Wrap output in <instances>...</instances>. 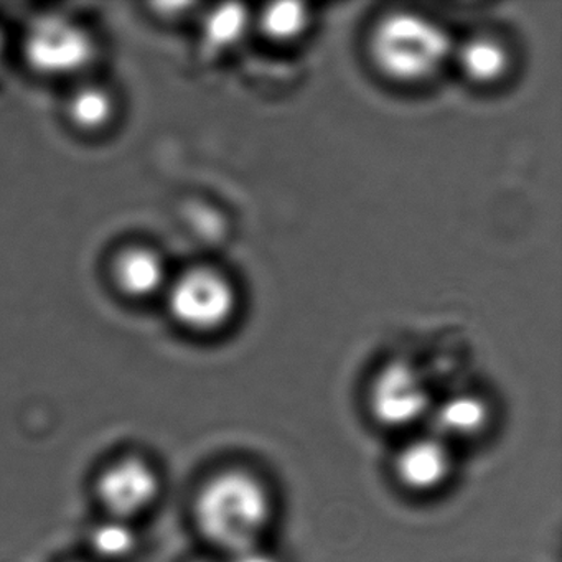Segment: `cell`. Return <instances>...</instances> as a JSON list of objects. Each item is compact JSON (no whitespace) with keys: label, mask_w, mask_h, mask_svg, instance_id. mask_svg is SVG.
Returning a JSON list of instances; mask_svg holds the SVG:
<instances>
[{"label":"cell","mask_w":562,"mask_h":562,"mask_svg":"<svg viewBox=\"0 0 562 562\" xmlns=\"http://www.w3.org/2000/svg\"><path fill=\"white\" fill-rule=\"evenodd\" d=\"M276 515L274 490L248 467H225L212 473L193 498L196 531L222 558L268 542Z\"/></svg>","instance_id":"6da1fadb"},{"label":"cell","mask_w":562,"mask_h":562,"mask_svg":"<svg viewBox=\"0 0 562 562\" xmlns=\"http://www.w3.org/2000/svg\"><path fill=\"white\" fill-rule=\"evenodd\" d=\"M371 58L381 74L404 83L432 77L450 54V41L440 25L411 12L383 19L370 42Z\"/></svg>","instance_id":"7a4b0ae2"},{"label":"cell","mask_w":562,"mask_h":562,"mask_svg":"<svg viewBox=\"0 0 562 562\" xmlns=\"http://www.w3.org/2000/svg\"><path fill=\"white\" fill-rule=\"evenodd\" d=\"M434 403L426 378L404 361L381 368L367 391V409L374 424L407 436L429 423Z\"/></svg>","instance_id":"3957f363"},{"label":"cell","mask_w":562,"mask_h":562,"mask_svg":"<svg viewBox=\"0 0 562 562\" xmlns=\"http://www.w3.org/2000/svg\"><path fill=\"white\" fill-rule=\"evenodd\" d=\"M94 495L104 516L136 522L159 502L162 476L150 460L140 456H123L98 473Z\"/></svg>","instance_id":"277c9868"},{"label":"cell","mask_w":562,"mask_h":562,"mask_svg":"<svg viewBox=\"0 0 562 562\" xmlns=\"http://www.w3.org/2000/svg\"><path fill=\"white\" fill-rule=\"evenodd\" d=\"M457 449L432 430L409 434L397 447L391 473L401 490L413 496H432L452 483Z\"/></svg>","instance_id":"5b68a950"},{"label":"cell","mask_w":562,"mask_h":562,"mask_svg":"<svg viewBox=\"0 0 562 562\" xmlns=\"http://www.w3.org/2000/svg\"><path fill=\"white\" fill-rule=\"evenodd\" d=\"M169 307L177 322L196 331H212L235 311V291L212 269L187 272L170 289Z\"/></svg>","instance_id":"8992f818"},{"label":"cell","mask_w":562,"mask_h":562,"mask_svg":"<svg viewBox=\"0 0 562 562\" xmlns=\"http://www.w3.org/2000/svg\"><path fill=\"white\" fill-rule=\"evenodd\" d=\"M93 55V42L87 32L55 15L38 19L25 37V57L42 74H74L87 67Z\"/></svg>","instance_id":"52a82bcc"},{"label":"cell","mask_w":562,"mask_h":562,"mask_svg":"<svg viewBox=\"0 0 562 562\" xmlns=\"http://www.w3.org/2000/svg\"><path fill=\"white\" fill-rule=\"evenodd\" d=\"M496 413L492 401L475 391H457L436 400L427 429L452 447L479 442L492 432Z\"/></svg>","instance_id":"ba28073f"},{"label":"cell","mask_w":562,"mask_h":562,"mask_svg":"<svg viewBox=\"0 0 562 562\" xmlns=\"http://www.w3.org/2000/svg\"><path fill=\"white\" fill-rule=\"evenodd\" d=\"M136 522L104 516L87 531V548L94 562H127L139 552Z\"/></svg>","instance_id":"9c48e42d"},{"label":"cell","mask_w":562,"mask_h":562,"mask_svg":"<svg viewBox=\"0 0 562 562\" xmlns=\"http://www.w3.org/2000/svg\"><path fill=\"white\" fill-rule=\"evenodd\" d=\"M117 285L133 297H147L159 291L166 276L162 259L150 249L123 252L114 266Z\"/></svg>","instance_id":"30bf717a"},{"label":"cell","mask_w":562,"mask_h":562,"mask_svg":"<svg viewBox=\"0 0 562 562\" xmlns=\"http://www.w3.org/2000/svg\"><path fill=\"white\" fill-rule=\"evenodd\" d=\"M463 74L476 83H492L508 68L505 48L493 38H472L460 50Z\"/></svg>","instance_id":"8fae6325"},{"label":"cell","mask_w":562,"mask_h":562,"mask_svg":"<svg viewBox=\"0 0 562 562\" xmlns=\"http://www.w3.org/2000/svg\"><path fill=\"white\" fill-rule=\"evenodd\" d=\"M248 27V12L239 4H225L206 15L203 38L212 48L235 45Z\"/></svg>","instance_id":"7c38bea8"},{"label":"cell","mask_w":562,"mask_h":562,"mask_svg":"<svg viewBox=\"0 0 562 562\" xmlns=\"http://www.w3.org/2000/svg\"><path fill=\"white\" fill-rule=\"evenodd\" d=\"M308 14L299 2H278L261 15L262 32L274 41H292L307 27Z\"/></svg>","instance_id":"4fadbf2b"},{"label":"cell","mask_w":562,"mask_h":562,"mask_svg":"<svg viewBox=\"0 0 562 562\" xmlns=\"http://www.w3.org/2000/svg\"><path fill=\"white\" fill-rule=\"evenodd\" d=\"M113 114V101L100 88L78 91L70 103V116L83 130L103 127Z\"/></svg>","instance_id":"5bb4252c"},{"label":"cell","mask_w":562,"mask_h":562,"mask_svg":"<svg viewBox=\"0 0 562 562\" xmlns=\"http://www.w3.org/2000/svg\"><path fill=\"white\" fill-rule=\"evenodd\" d=\"M223 562H284L282 555L276 549H272L268 542L262 544L249 546L241 551L222 558Z\"/></svg>","instance_id":"9a60e30c"},{"label":"cell","mask_w":562,"mask_h":562,"mask_svg":"<svg viewBox=\"0 0 562 562\" xmlns=\"http://www.w3.org/2000/svg\"><path fill=\"white\" fill-rule=\"evenodd\" d=\"M195 562H223L222 559L220 561H216V559H199V561Z\"/></svg>","instance_id":"2e32d148"},{"label":"cell","mask_w":562,"mask_h":562,"mask_svg":"<svg viewBox=\"0 0 562 562\" xmlns=\"http://www.w3.org/2000/svg\"><path fill=\"white\" fill-rule=\"evenodd\" d=\"M2 50H4V44H2V37H0V57H2Z\"/></svg>","instance_id":"e0dca14e"},{"label":"cell","mask_w":562,"mask_h":562,"mask_svg":"<svg viewBox=\"0 0 562 562\" xmlns=\"http://www.w3.org/2000/svg\"><path fill=\"white\" fill-rule=\"evenodd\" d=\"M77 562H94V561H77Z\"/></svg>","instance_id":"ac0fdd59"}]
</instances>
